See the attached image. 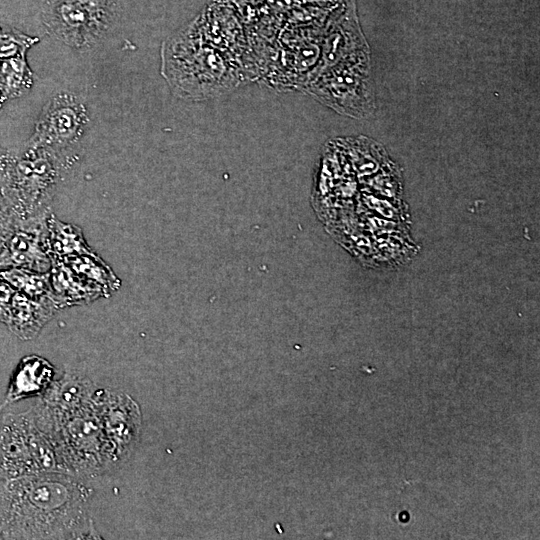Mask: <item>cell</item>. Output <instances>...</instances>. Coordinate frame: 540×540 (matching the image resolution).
I'll use <instances>...</instances> for the list:
<instances>
[{
  "mask_svg": "<svg viewBox=\"0 0 540 540\" xmlns=\"http://www.w3.org/2000/svg\"><path fill=\"white\" fill-rule=\"evenodd\" d=\"M92 493L61 471L0 476V539L99 538L89 516Z\"/></svg>",
  "mask_w": 540,
  "mask_h": 540,
  "instance_id": "1",
  "label": "cell"
},
{
  "mask_svg": "<svg viewBox=\"0 0 540 540\" xmlns=\"http://www.w3.org/2000/svg\"><path fill=\"white\" fill-rule=\"evenodd\" d=\"M163 69L173 89L190 98L221 93L239 77L232 60L221 49L206 37L188 31L166 46Z\"/></svg>",
  "mask_w": 540,
  "mask_h": 540,
  "instance_id": "2",
  "label": "cell"
},
{
  "mask_svg": "<svg viewBox=\"0 0 540 540\" xmlns=\"http://www.w3.org/2000/svg\"><path fill=\"white\" fill-rule=\"evenodd\" d=\"M65 157L43 149L25 148L22 153L0 149V180L22 221L51 210Z\"/></svg>",
  "mask_w": 540,
  "mask_h": 540,
  "instance_id": "3",
  "label": "cell"
},
{
  "mask_svg": "<svg viewBox=\"0 0 540 540\" xmlns=\"http://www.w3.org/2000/svg\"><path fill=\"white\" fill-rule=\"evenodd\" d=\"M52 471H61L59 460L51 439L38 425L33 409L5 414L0 424V476Z\"/></svg>",
  "mask_w": 540,
  "mask_h": 540,
  "instance_id": "4",
  "label": "cell"
},
{
  "mask_svg": "<svg viewBox=\"0 0 540 540\" xmlns=\"http://www.w3.org/2000/svg\"><path fill=\"white\" fill-rule=\"evenodd\" d=\"M118 0H48L43 24L53 37L72 48L97 43L117 14Z\"/></svg>",
  "mask_w": 540,
  "mask_h": 540,
  "instance_id": "5",
  "label": "cell"
},
{
  "mask_svg": "<svg viewBox=\"0 0 540 540\" xmlns=\"http://www.w3.org/2000/svg\"><path fill=\"white\" fill-rule=\"evenodd\" d=\"M306 90L340 113L364 117L373 110L369 53L342 61L323 71Z\"/></svg>",
  "mask_w": 540,
  "mask_h": 540,
  "instance_id": "6",
  "label": "cell"
},
{
  "mask_svg": "<svg viewBox=\"0 0 540 540\" xmlns=\"http://www.w3.org/2000/svg\"><path fill=\"white\" fill-rule=\"evenodd\" d=\"M87 124L83 101L71 93L57 94L43 107L26 148L64 154L79 141Z\"/></svg>",
  "mask_w": 540,
  "mask_h": 540,
  "instance_id": "7",
  "label": "cell"
},
{
  "mask_svg": "<svg viewBox=\"0 0 540 540\" xmlns=\"http://www.w3.org/2000/svg\"><path fill=\"white\" fill-rule=\"evenodd\" d=\"M99 415L113 465L131 453L139 435L141 413L138 404L125 393L104 391Z\"/></svg>",
  "mask_w": 540,
  "mask_h": 540,
  "instance_id": "8",
  "label": "cell"
},
{
  "mask_svg": "<svg viewBox=\"0 0 540 540\" xmlns=\"http://www.w3.org/2000/svg\"><path fill=\"white\" fill-rule=\"evenodd\" d=\"M46 211L20 222L0 252V269L22 268L49 272L51 259L47 251Z\"/></svg>",
  "mask_w": 540,
  "mask_h": 540,
  "instance_id": "9",
  "label": "cell"
},
{
  "mask_svg": "<svg viewBox=\"0 0 540 540\" xmlns=\"http://www.w3.org/2000/svg\"><path fill=\"white\" fill-rule=\"evenodd\" d=\"M54 367L38 355L23 357L14 369L0 412L8 405L34 396H42L53 383Z\"/></svg>",
  "mask_w": 540,
  "mask_h": 540,
  "instance_id": "10",
  "label": "cell"
},
{
  "mask_svg": "<svg viewBox=\"0 0 540 540\" xmlns=\"http://www.w3.org/2000/svg\"><path fill=\"white\" fill-rule=\"evenodd\" d=\"M57 310L59 307L52 296L34 299L16 291L5 325L17 337L29 340L39 333Z\"/></svg>",
  "mask_w": 540,
  "mask_h": 540,
  "instance_id": "11",
  "label": "cell"
},
{
  "mask_svg": "<svg viewBox=\"0 0 540 540\" xmlns=\"http://www.w3.org/2000/svg\"><path fill=\"white\" fill-rule=\"evenodd\" d=\"M49 274L52 296L59 309L107 297L101 287L78 275L61 260L51 259Z\"/></svg>",
  "mask_w": 540,
  "mask_h": 540,
  "instance_id": "12",
  "label": "cell"
},
{
  "mask_svg": "<svg viewBox=\"0 0 540 540\" xmlns=\"http://www.w3.org/2000/svg\"><path fill=\"white\" fill-rule=\"evenodd\" d=\"M46 244L50 259L97 255L87 244L80 228L60 221L52 212L47 219Z\"/></svg>",
  "mask_w": 540,
  "mask_h": 540,
  "instance_id": "13",
  "label": "cell"
},
{
  "mask_svg": "<svg viewBox=\"0 0 540 540\" xmlns=\"http://www.w3.org/2000/svg\"><path fill=\"white\" fill-rule=\"evenodd\" d=\"M61 261L78 275L101 287L107 296L120 288L121 281L98 255L71 256L61 259Z\"/></svg>",
  "mask_w": 540,
  "mask_h": 540,
  "instance_id": "14",
  "label": "cell"
},
{
  "mask_svg": "<svg viewBox=\"0 0 540 540\" xmlns=\"http://www.w3.org/2000/svg\"><path fill=\"white\" fill-rule=\"evenodd\" d=\"M32 84L26 53L0 60V91L4 100L17 97Z\"/></svg>",
  "mask_w": 540,
  "mask_h": 540,
  "instance_id": "15",
  "label": "cell"
},
{
  "mask_svg": "<svg viewBox=\"0 0 540 540\" xmlns=\"http://www.w3.org/2000/svg\"><path fill=\"white\" fill-rule=\"evenodd\" d=\"M0 277L16 291L34 299L52 296L49 272H36L22 268L0 269ZM53 297V296H52Z\"/></svg>",
  "mask_w": 540,
  "mask_h": 540,
  "instance_id": "16",
  "label": "cell"
},
{
  "mask_svg": "<svg viewBox=\"0 0 540 540\" xmlns=\"http://www.w3.org/2000/svg\"><path fill=\"white\" fill-rule=\"evenodd\" d=\"M36 42L38 39L35 37L23 34L14 28L0 26V60L26 53Z\"/></svg>",
  "mask_w": 540,
  "mask_h": 540,
  "instance_id": "17",
  "label": "cell"
},
{
  "mask_svg": "<svg viewBox=\"0 0 540 540\" xmlns=\"http://www.w3.org/2000/svg\"><path fill=\"white\" fill-rule=\"evenodd\" d=\"M21 221L0 180V252Z\"/></svg>",
  "mask_w": 540,
  "mask_h": 540,
  "instance_id": "18",
  "label": "cell"
},
{
  "mask_svg": "<svg viewBox=\"0 0 540 540\" xmlns=\"http://www.w3.org/2000/svg\"><path fill=\"white\" fill-rule=\"evenodd\" d=\"M16 290L0 277V322L7 320L9 307Z\"/></svg>",
  "mask_w": 540,
  "mask_h": 540,
  "instance_id": "19",
  "label": "cell"
}]
</instances>
